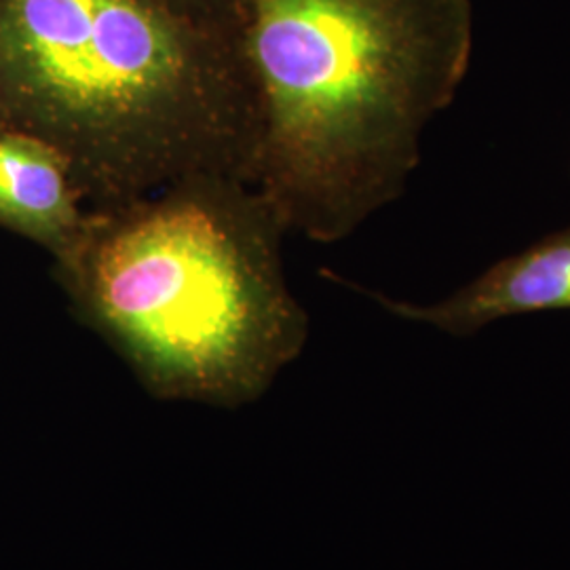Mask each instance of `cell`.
<instances>
[{
  "label": "cell",
  "mask_w": 570,
  "mask_h": 570,
  "mask_svg": "<svg viewBox=\"0 0 570 570\" xmlns=\"http://www.w3.org/2000/svg\"><path fill=\"white\" fill-rule=\"evenodd\" d=\"M254 184L287 235L336 244L400 199L473 53L471 0H247Z\"/></svg>",
  "instance_id": "cell-1"
},
{
  "label": "cell",
  "mask_w": 570,
  "mask_h": 570,
  "mask_svg": "<svg viewBox=\"0 0 570 570\" xmlns=\"http://www.w3.org/2000/svg\"><path fill=\"white\" fill-rule=\"evenodd\" d=\"M282 218L256 184L202 174L89 207L53 261L72 315L164 402L242 407L305 348Z\"/></svg>",
  "instance_id": "cell-2"
},
{
  "label": "cell",
  "mask_w": 570,
  "mask_h": 570,
  "mask_svg": "<svg viewBox=\"0 0 570 570\" xmlns=\"http://www.w3.org/2000/svg\"><path fill=\"white\" fill-rule=\"evenodd\" d=\"M0 127L51 146L89 207L202 174L254 184L239 47L161 0H0Z\"/></svg>",
  "instance_id": "cell-3"
},
{
  "label": "cell",
  "mask_w": 570,
  "mask_h": 570,
  "mask_svg": "<svg viewBox=\"0 0 570 570\" xmlns=\"http://www.w3.org/2000/svg\"><path fill=\"white\" fill-rule=\"evenodd\" d=\"M326 275L366 294L402 320L440 327L454 336H468L501 317L570 308V226L551 233L515 256L499 261L484 275L435 305L393 301L334 273Z\"/></svg>",
  "instance_id": "cell-4"
},
{
  "label": "cell",
  "mask_w": 570,
  "mask_h": 570,
  "mask_svg": "<svg viewBox=\"0 0 570 570\" xmlns=\"http://www.w3.org/2000/svg\"><path fill=\"white\" fill-rule=\"evenodd\" d=\"M89 205L60 155L28 134L0 127V226L51 258L81 233Z\"/></svg>",
  "instance_id": "cell-5"
},
{
  "label": "cell",
  "mask_w": 570,
  "mask_h": 570,
  "mask_svg": "<svg viewBox=\"0 0 570 570\" xmlns=\"http://www.w3.org/2000/svg\"><path fill=\"white\" fill-rule=\"evenodd\" d=\"M171 11L218 32L239 47L247 0H161Z\"/></svg>",
  "instance_id": "cell-6"
}]
</instances>
